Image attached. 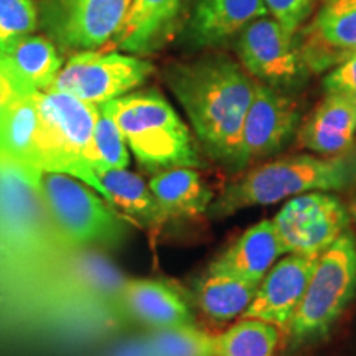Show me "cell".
<instances>
[{
    "label": "cell",
    "mask_w": 356,
    "mask_h": 356,
    "mask_svg": "<svg viewBox=\"0 0 356 356\" xmlns=\"http://www.w3.org/2000/svg\"><path fill=\"white\" fill-rule=\"evenodd\" d=\"M163 79L184 108L204 154L234 172L256 79L225 53L167 65Z\"/></svg>",
    "instance_id": "1"
},
{
    "label": "cell",
    "mask_w": 356,
    "mask_h": 356,
    "mask_svg": "<svg viewBox=\"0 0 356 356\" xmlns=\"http://www.w3.org/2000/svg\"><path fill=\"white\" fill-rule=\"evenodd\" d=\"M355 186L356 147L330 157L287 155L241 172L213 200L208 215L228 218L246 208L267 207L307 191H345Z\"/></svg>",
    "instance_id": "2"
},
{
    "label": "cell",
    "mask_w": 356,
    "mask_h": 356,
    "mask_svg": "<svg viewBox=\"0 0 356 356\" xmlns=\"http://www.w3.org/2000/svg\"><path fill=\"white\" fill-rule=\"evenodd\" d=\"M101 111L121 129L142 172L204 167L198 142L159 89H136L102 104Z\"/></svg>",
    "instance_id": "3"
},
{
    "label": "cell",
    "mask_w": 356,
    "mask_h": 356,
    "mask_svg": "<svg viewBox=\"0 0 356 356\" xmlns=\"http://www.w3.org/2000/svg\"><path fill=\"white\" fill-rule=\"evenodd\" d=\"M38 132L33 167L38 172L65 173L96 190L104 186L89 165V152L101 109L61 91L38 92Z\"/></svg>",
    "instance_id": "4"
},
{
    "label": "cell",
    "mask_w": 356,
    "mask_h": 356,
    "mask_svg": "<svg viewBox=\"0 0 356 356\" xmlns=\"http://www.w3.org/2000/svg\"><path fill=\"white\" fill-rule=\"evenodd\" d=\"M356 297V236L346 228L318 256L286 335L287 350L315 343L332 332Z\"/></svg>",
    "instance_id": "5"
},
{
    "label": "cell",
    "mask_w": 356,
    "mask_h": 356,
    "mask_svg": "<svg viewBox=\"0 0 356 356\" xmlns=\"http://www.w3.org/2000/svg\"><path fill=\"white\" fill-rule=\"evenodd\" d=\"M38 190L53 222L71 249L108 251L126 243V218L78 178L43 172Z\"/></svg>",
    "instance_id": "6"
},
{
    "label": "cell",
    "mask_w": 356,
    "mask_h": 356,
    "mask_svg": "<svg viewBox=\"0 0 356 356\" xmlns=\"http://www.w3.org/2000/svg\"><path fill=\"white\" fill-rule=\"evenodd\" d=\"M132 0H37L38 29L61 53L101 50L113 43Z\"/></svg>",
    "instance_id": "7"
},
{
    "label": "cell",
    "mask_w": 356,
    "mask_h": 356,
    "mask_svg": "<svg viewBox=\"0 0 356 356\" xmlns=\"http://www.w3.org/2000/svg\"><path fill=\"white\" fill-rule=\"evenodd\" d=\"M154 71L152 61L131 53L79 51L68 58L50 89L101 108L139 89Z\"/></svg>",
    "instance_id": "8"
},
{
    "label": "cell",
    "mask_w": 356,
    "mask_h": 356,
    "mask_svg": "<svg viewBox=\"0 0 356 356\" xmlns=\"http://www.w3.org/2000/svg\"><path fill=\"white\" fill-rule=\"evenodd\" d=\"M236 50L239 63L256 81L279 91L304 86L310 74L302 55L299 32H287L277 20L267 15L244 26Z\"/></svg>",
    "instance_id": "9"
},
{
    "label": "cell",
    "mask_w": 356,
    "mask_h": 356,
    "mask_svg": "<svg viewBox=\"0 0 356 356\" xmlns=\"http://www.w3.org/2000/svg\"><path fill=\"white\" fill-rule=\"evenodd\" d=\"M273 221L286 254H322L350 228L351 215L330 191H307L289 198Z\"/></svg>",
    "instance_id": "10"
},
{
    "label": "cell",
    "mask_w": 356,
    "mask_h": 356,
    "mask_svg": "<svg viewBox=\"0 0 356 356\" xmlns=\"http://www.w3.org/2000/svg\"><path fill=\"white\" fill-rule=\"evenodd\" d=\"M300 109L284 91L256 81L254 96L244 118L234 172L241 173L273 157L297 136Z\"/></svg>",
    "instance_id": "11"
},
{
    "label": "cell",
    "mask_w": 356,
    "mask_h": 356,
    "mask_svg": "<svg viewBox=\"0 0 356 356\" xmlns=\"http://www.w3.org/2000/svg\"><path fill=\"white\" fill-rule=\"evenodd\" d=\"M310 73L332 70L356 55V0H328L299 32Z\"/></svg>",
    "instance_id": "12"
},
{
    "label": "cell",
    "mask_w": 356,
    "mask_h": 356,
    "mask_svg": "<svg viewBox=\"0 0 356 356\" xmlns=\"http://www.w3.org/2000/svg\"><path fill=\"white\" fill-rule=\"evenodd\" d=\"M320 254H287L270 267L243 317L259 318L286 332Z\"/></svg>",
    "instance_id": "13"
},
{
    "label": "cell",
    "mask_w": 356,
    "mask_h": 356,
    "mask_svg": "<svg viewBox=\"0 0 356 356\" xmlns=\"http://www.w3.org/2000/svg\"><path fill=\"white\" fill-rule=\"evenodd\" d=\"M191 0H132L111 47L137 56L165 48L185 25Z\"/></svg>",
    "instance_id": "14"
},
{
    "label": "cell",
    "mask_w": 356,
    "mask_h": 356,
    "mask_svg": "<svg viewBox=\"0 0 356 356\" xmlns=\"http://www.w3.org/2000/svg\"><path fill=\"white\" fill-rule=\"evenodd\" d=\"M63 65L60 48L44 33L0 44V70L19 95L48 91Z\"/></svg>",
    "instance_id": "15"
},
{
    "label": "cell",
    "mask_w": 356,
    "mask_h": 356,
    "mask_svg": "<svg viewBox=\"0 0 356 356\" xmlns=\"http://www.w3.org/2000/svg\"><path fill=\"white\" fill-rule=\"evenodd\" d=\"M121 304L127 320L139 322L149 330L195 323L190 300L168 280L127 279Z\"/></svg>",
    "instance_id": "16"
},
{
    "label": "cell",
    "mask_w": 356,
    "mask_h": 356,
    "mask_svg": "<svg viewBox=\"0 0 356 356\" xmlns=\"http://www.w3.org/2000/svg\"><path fill=\"white\" fill-rule=\"evenodd\" d=\"M264 15V0H197L181 29V37L191 48H213Z\"/></svg>",
    "instance_id": "17"
},
{
    "label": "cell",
    "mask_w": 356,
    "mask_h": 356,
    "mask_svg": "<svg viewBox=\"0 0 356 356\" xmlns=\"http://www.w3.org/2000/svg\"><path fill=\"white\" fill-rule=\"evenodd\" d=\"M299 144L312 154H343L355 147L356 99L341 92H325L323 99L300 124Z\"/></svg>",
    "instance_id": "18"
},
{
    "label": "cell",
    "mask_w": 356,
    "mask_h": 356,
    "mask_svg": "<svg viewBox=\"0 0 356 356\" xmlns=\"http://www.w3.org/2000/svg\"><path fill=\"white\" fill-rule=\"evenodd\" d=\"M286 254L273 220H262L231 243L207 270L259 284L269 269Z\"/></svg>",
    "instance_id": "19"
},
{
    "label": "cell",
    "mask_w": 356,
    "mask_h": 356,
    "mask_svg": "<svg viewBox=\"0 0 356 356\" xmlns=\"http://www.w3.org/2000/svg\"><path fill=\"white\" fill-rule=\"evenodd\" d=\"M99 181L104 186L106 202L139 228L157 233L170 221L150 191L149 184L137 173L129 172L127 168H115L101 173Z\"/></svg>",
    "instance_id": "20"
},
{
    "label": "cell",
    "mask_w": 356,
    "mask_h": 356,
    "mask_svg": "<svg viewBox=\"0 0 356 356\" xmlns=\"http://www.w3.org/2000/svg\"><path fill=\"white\" fill-rule=\"evenodd\" d=\"M149 188L168 220L198 218L208 213L213 203L210 186L193 167H177L154 173Z\"/></svg>",
    "instance_id": "21"
},
{
    "label": "cell",
    "mask_w": 356,
    "mask_h": 356,
    "mask_svg": "<svg viewBox=\"0 0 356 356\" xmlns=\"http://www.w3.org/2000/svg\"><path fill=\"white\" fill-rule=\"evenodd\" d=\"M37 95H17L3 108L0 114V155L25 170L42 173L33 167L38 132Z\"/></svg>",
    "instance_id": "22"
},
{
    "label": "cell",
    "mask_w": 356,
    "mask_h": 356,
    "mask_svg": "<svg viewBox=\"0 0 356 356\" xmlns=\"http://www.w3.org/2000/svg\"><path fill=\"white\" fill-rule=\"evenodd\" d=\"M257 286L249 280L207 270L193 289V299L200 312L216 323H228L243 317L254 299Z\"/></svg>",
    "instance_id": "23"
},
{
    "label": "cell",
    "mask_w": 356,
    "mask_h": 356,
    "mask_svg": "<svg viewBox=\"0 0 356 356\" xmlns=\"http://www.w3.org/2000/svg\"><path fill=\"white\" fill-rule=\"evenodd\" d=\"M282 332L259 318L241 317L225 332L215 335L213 356H274Z\"/></svg>",
    "instance_id": "24"
},
{
    "label": "cell",
    "mask_w": 356,
    "mask_h": 356,
    "mask_svg": "<svg viewBox=\"0 0 356 356\" xmlns=\"http://www.w3.org/2000/svg\"><path fill=\"white\" fill-rule=\"evenodd\" d=\"M152 356H213L215 335L198 325L154 328L144 335Z\"/></svg>",
    "instance_id": "25"
},
{
    "label": "cell",
    "mask_w": 356,
    "mask_h": 356,
    "mask_svg": "<svg viewBox=\"0 0 356 356\" xmlns=\"http://www.w3.org/2000/svg\"><path fill=\"white\" fill-rule=\"evenodd\" d=\"M129 163H131L129 147L121 129L109 114L101 111L92 134L89 165L99 178L101 173L115 168H127Z\"/></svg>",
    "instance_id": "26"
},
{
    "label": "cell",
    "mask_w": 356,
    "mask_h": 356,
    "mask_svg": "<svg viewBox=\"0 0 356 356\" xmlns=\"http://www.w3.org/2000/svg\"><path fill=\"white\" fill-rule=\"evenodd\" d=\"M37 29V0H0V44L32 35Z\"/></svg>",
    "instance_id": "27"
},
{
    "label": "cell",
    "mask_w": 356,
    "mask_h": 356,
    "mask_svg": "<svg viewBox=\"0 0 356 356\" xmlns=\"http://www.w3.org/2000/svg\"><path fill=\"white\" fill-rule=\"evenodd\" d=\"M267 12L287 32L297 33L312 10V0H264Z\"/></svg>",
    "instance_id": "28"
},
{
    "label": "cell",
    "mask_w": 356,
    "mask_h": 356,
    "mask_svg": "<svg viewBox=\"0 0 356 356\" xmlns=\"http://www.w3.org/2000/svg\"><path fill=\"white\" fill-rule=\"evenodd\" d=\"M325 92H341L356 99V55L332 68L323 78Z\"/></svg>",
    "instance_id": "29"
},
{
    "label": "cell",
    "mask_w": 356,
    "mask_h": 356,
    "mask_svg": "<svg viewBox=\"0 0 356 356\" xmlns=\"http://www.w3.org/2000/svg\"><path fill=\"white\" fill-rule=\"evenodd\" d=\"M108 356H152L144 335L129 338L119 343Z\"/></svg>",
    "instance_id": "30"
},
{
    "label": "cell",
    "mask_w": 356,
    "mask_h": 356,
    "mask_svg": "<svg viewBox=\"0 0 356 356\" xmlns=\"http://www.w3.org/2000/svg\"><path fill=\"white\" fill-rule=\"evenodd\" d=\"M17 95H19V92L13 89L10 81H8L6 74L0 70V114H2L3 108H6L8 102H10Z\"/></svg>",
    "instance_id": "31"
},
{
    "label": "cell",
    "mask_w": 356,
    "mask_h": 356,
    "mask_svg": "<svg viewBox=\"0 0 356 356\" xmlns=\"http://www.w3.org/2000/svg\"><path fill=\"white\" fill-rule=\"evenodd\" d=\"M350 215H351V218H353V221L356 222V202L350 207Z\"/></svg>",
    "instance_id": "32"
}]
</instances>
